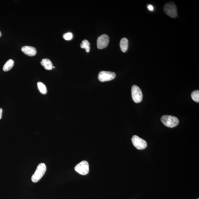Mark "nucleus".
<instances>
[{"label": "nucleus", "mask_w": 199, "mask_h": 199, "mask_svg": "<svg viewBox=\"0 0 199 199\" xmlns=\"http://www.w3.org/2000/svg\"><path fill=\"white\" fill-rule=\"evenodd\" d=\"M46 170V164L41 163L37 166L35 173L32 175V180L34 183L38 182L44 175Z\"/></svg>", "instance_id": "obj_1"}, {"label": "nucleus", "mask_w": 199, "mask_h": 199, "mask_svg": "<svg viewBox=\"0 0 199 199\" xmlns=\"http://www.w3.org/2000/svg\"><path fill=\"white\" fill-rule=\"evenodd\" d=\"M161 120L165 126L169 128L176 127L179 123L178 118L173 116L165 115L161 117Z\"/></svg>", "instance_id": "obj_2"}, {"label": "nucleus", "mask_w": 199, "mask_h": 199, "mask_svg": "<svg viewBox=\"0 0 199 199\" xmlns=\"http://www.w3.org/2000/svg\"><path fill=\"white\" fill-rule=\"evenodd\" d=\"M164 10L165 13L171 18H175L178 16L177 7L175 4L172 1L164 5Z\"/></svg>", "instance_id": "obj_3"}, {"label": "nucleus", "mask_w": 199, "mask_h": 199, "mask_svg": "<svg viewBox=\"0 0 199 199\" xmlns=\"http://www.w3.org/2000/svg\"><path fill=\"white\" fill-rule=\"evenodd\" d=\"M131 92L132 98L135 102L139 103L142 101V93L139 87L136 85H133L132 87Z\"/></svg>", "instance_id": "obj_4"}, {"label": "nucleus", "mask_w": 199, "mask_h": 199, "mask_svg": "<svg viewBox=\"0 0 199 199\" xmlns=\"http://www.w3.org/2000/svg\"><path fill=\"white\" fill-rule=\"evenodd\" d=\"M74 170L80 175H86L89 172L88 163L86 161H82L75 166Z\"/></svg>", "instance_id": "obj_5"}, {"label": "nucleus", "mask_w": 199, "mask_h": 199, "mask_svg": "<svg viewBox=\"0 0 199 199\" xmlns=\"http://www.w3.org/2000/svg\"><path fill=\"white\" fill-rule=\"evenodd\" d=\"M133 145L139 150H142L147 147V144L145 140L137 135H134L132 138Z\"/></svg>", "instance_id": "obj_6"}, {"label": "nucleus", "mask_w": 199, "mask_h": 199, "mask_svg": "<svg viewBox=\"0 0 199 199\" xmlns=\"http://www.w3.org/2000/svg\"><path fill=\"white\" fill-rule=\"evenodd\" d=\"M116 77L115 73L109 71H102L99 73V80L101 82L108 81L114 79Z\"/></svg>", "instance_id": "obj_7"}, {"label": "nucleus", "mask_w": 199, "mask_h": 199, "mask_svg": "<svg viewBox=\"0 0 199 199\" xmlns=\"http://www.w3.org/2000/svg\"><path fill=\"white\" fill-rule=\"evenodd\" d=\"M109 42V37L105 34H104L98 38L97 42V47L99 49H102L106 48Z\"/></svg>", "instance_id": "obj_8"}, {"label": "nucleus", "mask_w": 199, "mask_h": 199, "mask_svg": "<svg viewBox=\"0 0 199 199\" xmlns=\"http://www.w3.org/2000/svg\"><path fill=\"white\" fill-rule=\"evenodd\" d=\"M21 51L25 54L30 57H33L36 54L37 51L35 47L32 46H25L21 48Z\"/></svg>", "instance_id": "obj_9"}, {"label": "nucleus", "mask_w": 199, "mask_h": 199, "mask_svg": "<svg viewBox=\"0 0 199 199\" xmlns=\"http://www.w3.org/2000/svg\"><path fill=\"white\" fill-rule=\"evenodd\" d=\"M41 63L45 69L47 70H51L53 68L52 63L49 59H43L41 62Z\"/></svg>", "instance_id": "obj_10"}, {"label": "nucleus", "mask_w": 199, "mask_h": 199, "mask_svg": "<svg viewBox=\"0 0 199 199\" xmlns=\"http://www.w3.org/2000/svg\"><path fill=\"white\" fill-rule=\"evenodd\" d=\"M128 40L126 38L121 39L120 42V47L121 51L122 52H125L128 50Z\"/></svg>", "instance_id": "obj_11"}, {"label": "nucleus", "mask_w": 199, "mask_h": 199, "mask_svg": "<svg viewBox=\"0 0 199 199\" xmlns=\"http://www.w3.org/2000/svg\"><path fill=\"white\" fill-rule=\"evenodd\" d=\"M14 62L13 60L10 59L7 62L3 67V70L5 71L10 70L13 67Z\"/></svg>", "instance_id": "obj_12"}, {"label": "nucleus", "mask_w": 199, "mask_h": 199, "mask_svg": "<svg viewBox=\"0 0 199 199\" xmlns=\"http://www.w3.org/2000/svg\"><path fill=\"white\" fill-rule=\"evenodd\" d=\"M80 47L82 49H85L87 52H88L90 50V44L89 42L86 40H83L80 44Z\"/></svg>", "instance_id": "obj_13"}, {"label": "nucleus", "mask_w": 199, "mask_h": 199, "mask_svg": "<svg viewBox=\"0 0 199 199\" xmlns=\"http://www.w3.org/2000/svg\"><path fill=\"white\" fill-rule=\"evenodd\" d=\"M37 85H38L39 90L42 94H46L47 91V89L44 84L41 82H38L37 83Z\"/></svg>", "instance_id": "obj_14"}, {"label": "nucleus", "mask_w": 199, "mask_h": 199, "mask_svg": "<svg viewBox=\"0 0 199 199\" xmlns=\"http://www.w3.org/2000/svg\"><path fill=\"white\" fill-rule=\"evenodd\" d=\"M192 99L195 102H199V91L198 90L193 91L191 94Z\"/></svg>", "instance_id": "obj_15"}, {"label": "nucleus", "mask_w": 199, "mask_h": 199, "mask_svg": "<svg viewBox=\"0 0 199 199\" xmlns=\"http://www.w3.org/2000/svg\"><path fill=\"white\" fill-rule=\"evenodd\" d=\"M73 34L71 32H67L63 35V38L67 41L71 40L73 38Z\"/></svg>", "instance_id": "obj_16"}, {"label": "nucleus", "mask_w": 199, "mask_h": 199, "mask_svg": "<svg viewBox=\"0 0 199 199\" xmlns=\"http://www.w3.org/2000/svg\"><path fill=\"white\" fill-rule=\"evenodd\" d=\"M147 8L150 11H153L154 10V7L151 4H148L147 6Z\"/></svg>", "instance_id": "obj_17"}, {"label": "nucleus", "mask_w": 199, "mask_h": 199, "mask_svg": "<svg viewBox=\"0 0 199 199\" xmlns=\"http://www.w3.org/2000/svg\"><path fill=\"white\" fill-rule=\"evenodd\" d=\"M2 109L1 108H0V119H1V116H2Z\"/></svg>", "instance_id": "obj_18"}, {"label": "nucleus", "mask_w": 199, "mask_h": 199, "mask_svg": "<svg viewBox=\"0 0 199 199\" xmlns=\"http://www.w3.org/2000/svg\"><path fill=\"white\" fill-rule=\"evenodd\" d=\"M1 31H0V37H1Z\"/></svg>", "instance_id": "obj_19"}, {"label": "nucleus", "mask_w": 199, "mask_h": 199, "mask_svg": "<svg viewBox=\"0 0 199 199\" xmlns=\"http://www.w3.org/2000/svg\"><path fill=\"white\" fill-rule=\"evenodd\" d=\"M198 199H199V198H198Z\"/></svg>", "instance_id": "obj_20"}]
</instances>
